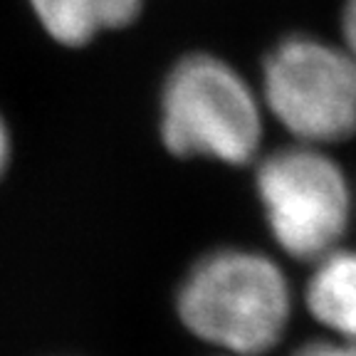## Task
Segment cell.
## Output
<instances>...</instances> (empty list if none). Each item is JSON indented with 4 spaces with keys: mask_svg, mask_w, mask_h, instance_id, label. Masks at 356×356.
Wrapping results in <instances>:
<instances>
[{
    "mask_svg": "<svg viewBox=\"0 0 356 356\" xmlns=\"http://www.w3.org/2000/svg\"><path fill=\"white\" fill-rule=\"evenodd\" d=\"M178 314L203 341L230 354L257 356L282 339L289 322L287 280L265 255L218 250L186 277Z\"/></svg>",
    "mask_w": 356,
    "mask_h": 356,
    "instance_id": "1",
    "label": "cell"
},
{
    "mask_svg": "<svg viewBox=\"0 0 356 356\" xmlns=\"http://www.w3.org/2000/svg\"><path fill=\"white\" fill-rule=\"evenodd\" d=\"M161 134L176 156L248 163L260 146V106L230 65L211 55H191L163 84Z\"/></svg>",
    "mask_w": 356,
    "mask_h": 356,
    "instance_id": "2",
    "label": "cell"
},
{
    "mask_svg": "<svg viewBox=\"0 0 356 356\" xmlns=\"http://www.w3.org/2000/svg\"><path fill=\"white\" fill-rule=\"evenodd\" d=\"M267 225L287 255L314 260L337 250L351 220V188L341 168L314 146H287L257 171Z\"/></svg>",
    "mask_w": 356,
    "mask_h": 356,
    "instance_id": "3",
    "label": "cell"
},
{
    "mask_svg": "<svg viewBox=\"0 0 356 356\" xmlns=\"http://www.w3.org/2000/svg\"><path fill=\"white\" fill-rule=\"evenodd\" d=\"M265 102L302 144H334L356 131V60L346 47L289 38L265 60Z\"/></svg>",
    "mask_w": 356,
    "mask_h": 356,
    "instance_id": "4",
    "label": "cell"
},
{
    "mask_svg": "<svg viewBox=\"0 0 356 356\" xmlns=\"http://www.w3.org/2000/svg\"><path fill=\"white\" fill-rule=\"evenodd\" d=\"M28 6L55 42L84 47L102 33L136 20L144 0H28Z\"/></svg>",
    "mask_w": 356,
    "mask_h": 356,
    "instance_id": "5",
    "label": "cell"
},
{
    "mask_svg": "<svg viewBox=\"0 0 356 356\" xmlns=\"http://www.w3.org/2000/svg\"><path fill=\"white\" fill-rule=\"evenodd\" d=\"M305 297L312 317L341 339H356V250L337 248L319 257Z\"/></svg>",
    "mask_w": 356,
    "mask_h": 356,
    "instance_id": "6",
    "label": "cell"
},
{
    "mask_svg": "<svg viewBox=\"0 0 356 356\" xmlns=\"http://www.w3.org/2000/svg\"><path fill=\"white\" fill-rule=\"evenodd\" d=\"M292 356H356V339L309 341Z\"/></svg>",
    "mask_w": 356,
    "mask_h": 356,
    "instance_id": "7",
    "label": "cell"
},
{
    "mask_svg": "<svg viewBox=\"0 0 356 356\" xmlns=\"http://www.w3.org/2000/svg\"><path fill=\"white\" fill-rule=\"evenodd\" d=\"M341 28H344V40H346L344 47L349 50V55L356 60V0H346Z\"/></svg>",
    "mask_w": 356,
    "mask_h": 356,
    "instance_id": "8",
    "label": "cell"
},
{
    "mask_svg": "<svg viewBox=\"0 0 356 356\" xmlns=\"http://www.w3.org/2000/svg\"><path fill=\"white\" fill-rule=\"evenodd\" d=\"M8 161H10V131L6 127V119L0 117V176L6 171Z\"/></svg>",
    "mask_w": 356,
    "mask_h": 356,
    "instance_id": "9",
    "label": "cell"
}]
</instances>
